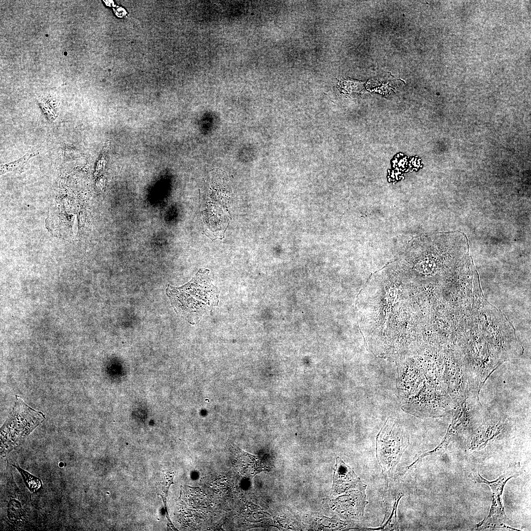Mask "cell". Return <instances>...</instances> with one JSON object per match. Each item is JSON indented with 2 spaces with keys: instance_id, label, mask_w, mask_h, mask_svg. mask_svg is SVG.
Returning <instances> with one entry per match:
<instances>
[{
  "instance_id": "obj_3",
  "label": "cell",
  "mask_w": 531,
  "mask_h": 531,
  "mask_svg": "<svg viewBox=\"0 0 531 531\" xmlns=\"http://www.w3.org/2000/svg\"><path fill=\"white\" fill-rule=\"evenodd\" d=\"M522 468L519 464L512 465L510 466L498 479L491 481L484 479L478 472H475L471 474L470 477L475 482L485 483L488 485L493 492V502L489 513L487 517L476 525L477 528H486L492 527L515 530L507 524L508 519L504 511L502 495L504 486L506 482L511 478L516 477L520 475L522 472Z\"/></svg>"
},
{
  "instance_id": "obj_1",
  "label": "cell",
  "mask_w": 531,
  "mask_h": 531,
  "mask_svg": "<svg viewBox=\"0 0 531 531\" xmlns=\"http://www.w3.org/2000/svg\"><path fill=\"white\" fill-rule=\"evenodd\" d=\"M209 270L200 269L186 284L175 288L168 285L166 294L176 313L192 324L218 302V292L208 277Z\"/></svg>"
},
{
  "instance_id": "obj_8",
  "label": "cell",
  "mask_w": 531,
  "mask_h": 531,
  "mask_svg": "<svg viewBox=\"0 0 531 531\" xmlns=\"http://www.w3.org/2000/svg\"><path fill=\"white\" fill-rule=\"evenodd\" d=\"M36 152V151H32V152L27 153L22 157L15 161L1 165L0 168V175L9 171L17 170L22 167L29 159L38 154V152Z\"/></svg>"
},
{
  "instance_id": "obj_4",
  "label": "cell",
  "mask_w": 531,
  "mask_h": 531,
  "mask_svg": "<svg viewBox=\"0 0 531 531\" xmlns=\"http://www.w3.org/2000/svg\"><path fill=\"white\" fill-rule=\"evenodd\" d=\"M16 397L12 413L1 429V439L10 445L24 439L45 418L41 412L29 407L19 396Z\"/></svg>"
},
{
  "instance_id": "obj_6",
  "label": "cell",
  "mask_w": 531,
  "mask_h": 531,
  "mask_svg": "<svg viewBox=\"0 0 531 531\" xmlns=\"http://www.w3.org/2000/svg\"><path fill=\"white\" fill-rule=\"evenodd\" d=\"M366 488L353 490L349 494L338 499L339 511L348 517H362L365 507L368 503L365 492Z\"/></svg>"
},
{
  "instance_id": "obj_9",
  "label": "cell",
  "mask_w": 531,
  "mask_h": 531,
  "mask_svg": "<svg viewBox=\"0 0 531 531\" xmlns=\"http://www.w3.org/2000/svg\"><path fill=\"white\" fill-rule=\"evenodd\" d=\"M13 466H14L20 472L25 481L27 487L31 492H34L41 487V483L40 479L27 472L25 471L20 467L15 465Z\"/></svg>"
},
{
  "instance_id": "obj_2",
  "label": "cell",
  "mask_w": 531,
  "mask_h": 531,
  "mask_svg": "<svg viewBox=\"0 0 531 531\" xmlns=\"http://www.w3.org/2000/svg\"><path fill=\"white\" fill-rule=\"evenodd\" d=\"M409 440L406 428L396 418L388 417L376 438V456L385 480L394 476L395 468Z\"/></svg>"
},
{
  "instance_id": "obj_7",
  "label": "cell",
  "mask_w": 531,
  "mask_h": 531,
  "mask_svg": "<svg viewBox=\"0 0 531 531\" xmlns=\"http://www.w3.org/2000/svg\"><path fill=\"white\" fill-rule=\"evenodd\" d=\"M400 499L396 500L392 507L391 512L388 518L383 521L381 527L376 529H370L374 530L382 531H398L399 529V524L397 517V508Z\"/></svg>"
},
{
  "instance_id": "obj_5",
  "label": "cell",
  "mask_w": 531,
  "mask_h": 531,
  "mask_svg": "<svg viewBox=\"0 0 531 531\" xmlns=\"http://www.w3.org/2000/svg\"><path fill=\"white\" fill-rule=\"evenodd\" d=\"M333 491L340 494L350 489L366 488L354 471L339 457L336 459L334 472Z\"/></svg>"
}]
</instances>
